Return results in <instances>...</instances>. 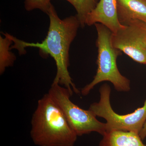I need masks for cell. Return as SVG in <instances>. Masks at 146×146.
<instances>
[{"label": "cell", "instance_id": "obj_1", "mask_svg": "<svg viewBox=\"0 0 146 146\" xmlns=\"http://www.w3.org/2000/svg\"><path fill=\"white\" fill-rule=\"evenodd\" d=\"M48 16L50 25L46 38L41 43H29L19 40L10 35L14 44L11 49L18 50L20 55L26 53L27 47H35L39 49L41 55H50L56 64V75L53 82L68 89L72 95L80 91L73 83L68 71L70 65L69 50L70 45L75 39L80 22L76 15L71 16L64 19L59 18L54 6L52 5Z\"/></svg>", "mask_w": 146, "mask_h": 146}, {"label": "cell", "instance_id": "obj_2", "mask_svg": "<svg viewBox=\"0 0 146 146\" xmlns=\"http://www.w3.org/2000/svg\"><path fill=\"white\" fill-rule=\"evenodd\" d=\"M31 137L38 146H74L78 136L48 93L38 100L33 115Z\"/></svg>", "mask_w": 146, "mask_h": 146}, {"label": "cell", "instance_id": "obj_3", "mask_svg": "<svg viewBox=\"0 0 146 146\" xmlns=\"http://www.w3.org/2000/svg\"><path fill=\"white\" fill-rule=\"evenodd\" d=\"M94 25L98 33V70L94 80L82 89V94L86 96L94 86L104 81L112 83L119 92H128L130 90V80L118 70L117 60L121 51L112 46V32L102 24L98 23Z\"/></svg>", "mask_w": 146, "mask_h": 146}, {"label": "cell", "instance_id": "obj_4", "mask_svg": "<svg viewBox=\"0 0 146 146\" xmlns=\"http://www.w3.org/2000/svg\"><path fill=\"white\" fill-rule=\"evenodd\" d=\"M49 94L62 110L69 124L78 136L92 132L102 136L106 131V124L99 121L90 110L82 109L71 101L70 91L53 82Z\"/></svg>", "mask_w": 146, "mask_h": 146}, {"label": "cell", "instance_id": "obj_5", "mask_svg": "<svg viewBox=\"0 0 146 146\" xmlns=\"http://www.w3.org/2000/svg\"><path fill=\"white\" fill-rule=\"evenodd\" d=\"M111 88L107 84L101 86L100 100L90 105L89 110L96 117L106 120V131L119 130L131 131L139 134L146 120V100L142 107L132 113L121 115L112 109L110 101Z\"/></svg>", "mask_w": 146, "mask_h": 146}, {"label": "cell", "instance_id": "obj_6", "mask_svg": "<svg viewBox=\"0 0 146 146\" xmlns=\"http://www.w3.org/2000/svg\"><path fill=\"white\" fill-rule=\"evenodd\" d=\"M112 46L137 63L146 65V24L134 20L116 33H112Z\"/></svg>", "mask_w": 146, "mask_h": 146}, {"label": "cell", "instance_id": "obj_7", "mask_svg": "<svg viewBox=\"0 0 146 146\" xmlns=\"http://www.w3.org/2000/svg\"><path fill=\"white\" fill-rule=\"evenodd\" d=\"M98 23L103 25L113 33L125 27L118 20L117 0H100L96 8L87 16L85 25L91 26Z\"/></svg>", "mask_w": 146, "mask_h": 146}, {"label": "cell", "instance_id": "obj_8", "mask_svg": "<svg viewBox=\"0 0 146 146\" xmlns=\"http://www.w3.org/2000/svg\"><path fill=\"white\" fill-rule=\"evenodd\" d=\"M117 11L118 20L123 25L134 20L146 24V0H117Z\"/></svg>", "mask_w": 146, "mask_h": 146}, {"label": "cell", "instance_id": "obj_9", "mask_svg": "<svg viewBox=\"0 0 146 146\" xmlns=\"http://www.w3.org/2000/svg\"><path fill=\"white\" fill-rule=\"evenodd\" d=\"M102 136L99 146H146L139 134L135 132L111 131Z\"/></svg>", "mask_w": 146, "mask_h": 146}, {"label": "cell", "instance_id": "obj_10", "mask_svg": "<svg viewBox=\"0 0 146 146\" xmlns=\"http://www.w3.org/2000/svg\"><path fill=\"white\" fill-rule=\"evenodd\" d=\"M5 37L0 36V74L2 75L6 69L13 66L16 60L15 55L11 51L10 46L13 42L9 34L3 33Z\"/></svg>", "mask_w": 146, "mask_h": 146}, {"label": "cell", "instance_id": "obj_11", "mask_svg": "<svg viewBox=\"0 0 146 146\" xmlns=\"http://www.w3.org/2000/svg\"><path fill=\"white\" fill-rule=\"evenodd\" d=\"M74 7L76 16L80 22V26L83 28L85 26L87 16L91 13L98 3V0H66Z\"/></svg>", "mask_w": 146, "mask_h": 146}, {"label": "cell", "instance_id": "obj_12", "mask_svg": "<svg viewBox=\"0 0 146 146\" xmlns=\"http://www.w3.org/2000/svg\"><path fill=\"white\" fill-rule=\"evenodd\" d=\"M51 0H25V7L27 11L39 9L48 14L52 5Z\"/></svg>", "mask_w": 146, "mask_h": 146}, {"label": "cell", "instance_id": "obj_13", "mask_svg": "<svg viewBox=\"0 0 146 146\" xmlns=\"http://www.w3.org/2000/svg\"><path fill=\"white\" fill-rule=\"evenodd\" d=\"M139 136L143 141L146 138V120L139 133Z\"/></svg>", "mask_w": 146, "mask_h": 146}]
</instances>
